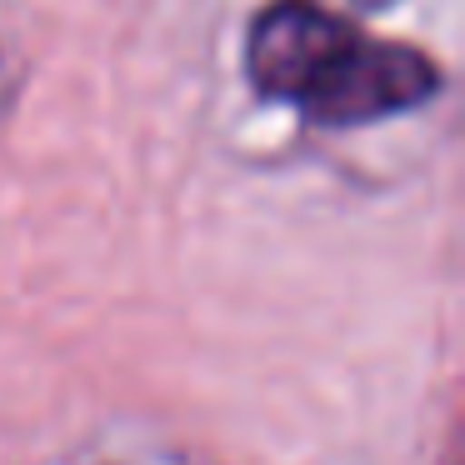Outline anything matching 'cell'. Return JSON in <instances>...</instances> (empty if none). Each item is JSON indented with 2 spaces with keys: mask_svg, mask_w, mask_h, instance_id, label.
Returning a JSON list of instances; mask_svg holds the SVG:
<instances>
[{
  "mask_svg": "<svg viewBox=\"0 0 465 465\" xmlns=\"http://www.w3.org/2000/svg\"><path fill=\"white\" fill-rule=\"evenodd\" d=\"M5 85H11V75H5V61H0V101H5Z\"/></svg>",
  "mask_w": 465,
  "mask_h": 465,
  "instance_id": "cell-3",
  "label": "cell"
},
{
  "mask_svg": "<svg viewBox=\"0 0 465 465\" xmlns=\"http://www.w3.org/2000/svg\"><path fill=\"white\" fill-rule=\"evenodd\" d=\"M341 5H355V11H385V5H395V0H341Z\"/></svg>",
  "mask_w": 465,
  "mask_h": 465,
  "instance_id": "cell-2",
  "label": "cell"
},
{
  "mask_svg": "<svg viewBox=\"0 0 465 465\" xmlns=\"http://www.w3.org/2000/svg\"><path fill=\"white\" fill-rule=\"evenodd\" d=\"M245 75L315 125H371L440 95L425 51L365 35L325 0H271L245 35Z\"/></svg>",
  "mask_w": 465,
  "mask_h": 465,
  "instance_id": "cell-1",
  "label": "cell"
}]
</instances>
